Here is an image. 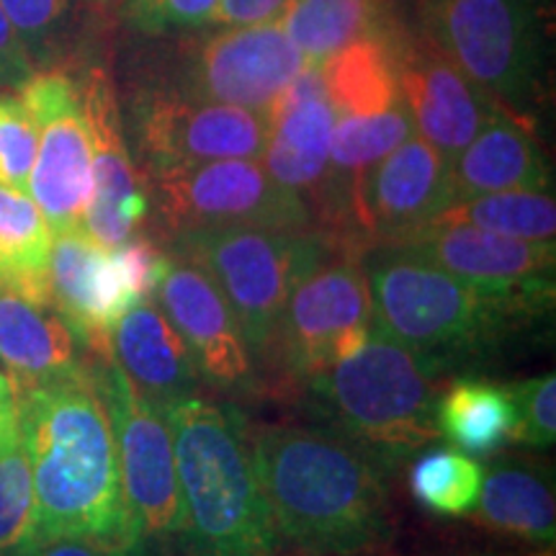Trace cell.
Wrapping results in <instances>:
<instances>
[{"label": "cell", "instance_id": "obj_9", "mask_svg": "<svg viewBox=\"0 0 556 556\" xmlns=\"http://www.w3.org/2000/svg\"><path fill=\"white\" fill-rule=\"evenodd\" d=\"M150 193L173 235L197 227H266L307 232L312 208L281 186L261 160H212L150 178Z\"/></svg>", "mask_w": 556, "mask_h": 556}, {"label": "cell", "instance_id": "obj_23", "mask_svg": "<svg viewBox=\"0 0 556 556\" xmlns=\"http://www.w3.org/2000/svg\"><path fill=\"white\" fill-rule=\"evenodd\" d=\"M477 520L490 531L554 544L556 500L554 471L531 456H500L484 469L475 505Z\"/></svg>", "mask_w": 556, "mask_h": 556}, {"label": "cell", "instance_id": "obj_39", "mask_svg": "<svg viewBox=\"0 0 556 556\" xmlns=\"http://www.w3.org/2000/svg\"><path fill=\"white\" fill-rule=\"evenodd\" d=\"M21 441L18 433V400L13 381L5 371H0V448L13 446Z\"/></svg>", "mask_w": 556, "mask_h": 556}, {"label": "cell", "instance_id": "obj_20", "mask_svg": "<svg viewBox=\"0 0 556 556\" xmlns=\"http://www.w3.org/2000/svg\"><path fill=\"white\" fill-rule=\"evenodd\" d=\"M389 245H405L448 274L479 287H554V240L533 242L464 225H426L409 238Z\"/></svg>", "mask_w": 556, "mask_h": 556}, {"label": "cell", "instance_id": "obj_6", "mask_svg": "<svg viewBox=\"0 0 556 556\" xmlns=\"http://www.w3.org/2000/svg\"><path fill=\"white\" fill-rule=\"evenodd\" d=\"M340 248L319 229L197 227L173 235V255L212 278L238 317L250 356L266 358L294 283Z\"/></svg>", "mask_w": 556, "mask_h": 556}, {"label": "cell", "instance_id": "obj_10", "mask_svg": "<svg viewBox=\"0 0 556 556\" xmlns=\"http://www.w3.org/2000/svg\"><path fill=\"white\" fill-rule=\"evenodd\" d=\"M90 374L106 405L124 497L139 533L144 541L180 536L184 497L165 415L139 394L114 358H93Z\"/></svg>", "mask_w": 556, "mask_h": 556}, {"label": "cell", "instance_id": "obj_16", "mask_svg": "<svg viewBox=\"0 0 556 556\" xmlns=\"http://www.w3.org/2000/svg\"><path fill=\"white\" fill-rule=\"evenodd\" d=\"M397 70L400 96L409 111L415 135L433 144L451 165L495 103L464 75L430 31L422 37L400 31Z\"/></svg>", "mask_w": 556, "mask_h": 556}, {"label": "cell", "instance_id": "obj_35", "mask_svg": "<svg viewBox=\"0 0 556 556\" xmlns=\"http://www.w3.org/2000/svg\"><path fill=\"white\" fill-rule=\"evenodd\" d=\"M219 0H124L122 11L129 26L150 34L197 31L214 24Z\"/></svg>", "mask_w": 556, "mask_h": 556}, {"label": "cell", "instance_id": "obj_8", "mask_svg": "<svg viewBox=\"0 0 556 556\" xmlns=\"http://www.w3.org/2000/svg\"><path fill=\"white\" fill-rule=\"evenodd\" d=\"M371 294L358 253L336 248L291 289L266 358L294 384L358 351L371 332Z\"/></svg>", "mask_w": 556, "mask_h": 556}, {"label": "cell", "instance_id": "obj_11", "mask_svg": "<svg viewBox=\"0 0 556 556\" xmlns=\"http://www.w3.org/2000/svg\"><path fill=\"white\" fill-rule=\"evenodd\" d=\"M129 111L148 180L212 160H261L266 150L268 116L261 111L201 101L178 88L142 90Z\"/></svg>", "mask_w": 556, "mask_h": 556}, {"label": "cell", "instance_id": "obj_24", "mask_svg": "<svg viewBox=\"0 0 556 556\" xmlns=\"http://www.w3.org/2000/svg\"><path fill=\"white\" fill-rule=\"evenodd\" d=\"M75 345L73 332L50 307L0 283V364L9 368L16 392L80 368Z\"/></svg>", "mask_w": 556, "mask_h": 556}, {"label": "cell", "instance_id": "obj_1", "mask_svg": "<svg viewBox=\"0 0 556 556\" xmlns=\"http://www.w3.org/2000/svg\"><path fill=\"white\" fill-rule=\"evenodd\" d=\"M16 400L37 505V541L144 544L124 497L114 430L90 366L18 389Z\"/></svg>", "mask_w": 556, "mask_h": 556}, {"label": "cell", "instance_id": "obj_12", "mask_svg": "<svg viewBox=\"0 0 556 556\" xmlns=\"http://www.w3.org/2000/svg\"><path fill=\"white\" fill-rule=\"evenodd\" d=\"M451 204V165L420 135H409L351 186L343 248L364 255L405 240Z\"/></svg>", "mask_w": 556, "mask_h": 556}, {"label": "cell", "instance_id": "obj_14", "mask_svg": "<svg viewBox=\"0 0 556 556\" xmlns=\"http://www.w3.org/2000/svg\"><path fill=\"white\" fill-rule=\"evenodd\" d=\"M304 67L281 21L225 26L186 54L176 88L201 101L268 114Z\"/></svg>", "mask_w": 556, "mask_h": 556}, {"label": "cell", "instance_id": "obj_26", "mask_svg": "<svg viewBox=\"0 0 556 556\" xmlns=\"http://www.w3.org/2000/svg\"><path fill=\"white\" fill-rule=\"evenodd\" d=\"M52 240L37 201L26 191L0 186V283L41 307H50Z\"/></svg>", "mask_w": 556, "mask_h": 556}, {"label": "cell", "instance_id": "obj_22", "mask_svg": "<svg viewBox=\"0 0 556 556\" xmlns=\"http://www.w3.org/2000/svg\"><path fill=\"white\" fill-rule=\"evenodd\" d=\"M111 358L160 413L193 397L199 368L165 312L148 302L131 307L111 336Z\"/></svg>", "mask_w": 556, "mask_h": 556}, {"label": "cell", "instance_id": "obj_15", "mask_svg": "<svg viewBox=\"0 0 556 556\" xmlns=\"http://www.w3.org/2000/svg\"><path fill=\"white\" fill-rule=\"evenodd\" d=\"M75 80L88 124L93 170V193L83 217V229L99 245L116 248L148 219L152 193L148 178L131 160L127 124L106 70L88 65Z\"/></svg>", "mask_w": 556, "mask_h": 556}, {"label": "cell", "instance_id": "obj_19", "mask_svg": "<svg viewBox=\"0 0 556 556\" xmlns=\"http://www.w3.org/2000/svg\"><path fill=\"white\" fill-rule=\"evenodd\" d=\"M268 139L263 150V168L315 204L330 165V139L336 127V109L328 99L317 65H307L268 109ZM315 217V214H312Z\"/></svg>", "mask_w": 556, "mask_h": 556}, {"label": "cell", "instance_id": "obj_3", "mask_svg": "<svg viewBox=\"0 0 556 556\" xmlns=\"http://www.w3.org/2000/svg\"><path fill=\"white\" fill-rule=\"evenodd\" d=\"M361 263L374 325L438 368L446 358L484 351L554 302V287H479L405 245H374Z\"/></svg>", "mask_w": 556, "mask_h": 556}, {"label": "cell", "instance_id": "obj_38", "mask_svg": "<svg viewBox=\"0 0 556 556\" xmlns=\"http://www.w3.org/2000/svg\"><path fill=\"white\" fill-rule=\"evenodd\" d=\"M34 73L37 70H34L29 54L21 47L9 16L0 9V90L21 88Z\"/></svg>", "mask_w": 556, "mask_h": 556}, {"label": "cell", "instance_id": "obj_4", "mask_svg": "<svg viewBox=\"0 0 556 556\" xmlns=\"http://www.w3.org/2000/svg\"><path fill=\"white\" fill-rule=\"evenodd\" d=\"M176 454L189 556H278L250 433L232 407L186 397L163 409Z\"/></svg>", "mask_w": 556, "mask_h": 556}, {"label": "cell", "instance_id": "obj_17", "mask_svg": "<svg viewBox=\"0 0 556 556\" xmlns=\"http://www.w3.org/2000/svg\"><path fill=\"white\" fill-rule=\"evenodd\" d=\"M155 299L184 338L199 377L219 389L242 387L253 377V356L242 338L238 317L204 270L170 255V266L160 281Z\"/></svg>", "mask_w": 556, "mask_h": 556}, {"label": "cell", "instance_id": "obj_5", "mask_svg": "<svg viewBox=\"0 0 556 556\" xmlns=\"http://www.w3.org/2000/svg\"><path fill=\"white\" fill-rule=\"evenodd\" d=\"M435 371V364L371 325L353 356L319 371L304 389L325 428L358 443L384 467L438 438Z\"/></svg>", "mask_w": 556, "mask_h": 556}, {"label": "cell", "instance_id": "obj_29", "mask_svg": "<svg viewBox=\"0 0 556 556\" xmlns=\"http://www.w3.org/2000/svg\"><path fill=\"white\" fill-rule=\"evenodd\" d=\"M430 225H464L505 238L548 242L556 238V204L546 189L482 193L454 201Z\"/></svg>", "mask_w": 556, "mask_h": 556}, {"label": "cell", "instance_id": "obj_31", "mask_svg": "<svg viewBox=\"0 0 556 556\" xmlns=\"http://www.w3.org/2000/svg\"><path fill=\"white\" fill-rule=\"evenodd\" d=\"M484 467L456 448H435L417 456L409 469V492L438 516H464L475 510Z\"/></svg>", "mask_w": 556, "mask_h": 556}, {"label": "cell", "instance_id": "obj_32", "mask_svg": "<svg viewBox=\"0 0 556 556\" xmlns=\"http://www.w3.org/2000/svg\"><path fill=\"white\" fill-rule=\"evenodd\" d=\"M37 541V505L24 446L0 448V556L24 552Z\"/></svg>", "mask_w": 556, "mask_h": 556}, {"label": "cell", "instance_id": "obj_7", "mask_svg": "<svg viewBox=\"0 0 556 556\" xmlns=\"http://www.w3.org/2000/svg\"><path fill=\"white\" fill-rule=\"evenodd\" d=\"M548 0H441L433 37L495 106L531 116L546 50Z\"/></svg>", "mask_w": 556, "mask_h": 556}, {"label": "cell", "instance_id": "obj_30", "mask_svg": "<svg viewBox=\"0 0 556 556\" xmlns=\"http://www.w3.org/2000/svg\"><path fill=\"white\" fill-rule=\"evenodd\" d=\"M34 70H58L78 52L88 29V0H0Z\"/></svg>", "mask_w": 556, "mask_h": 556}, {"label": "cell", "instance_id": "obj_33", "mask_svg": "<svg viewBox=\"0 0 556 556\" xmlns=\"http://www.w3.org/2000/svg\"><path fill=\"white\" fill-rule=\"evenodd\" d=\"M37 124L21 93H0V186L29 193Z\"/></svg>", "mask_w": 556, "mask_h": 556}, {"label": "cell", "instance_id": "obj_36", "mask_svg": "<svg viewBox=\"0 0 556 556\" xmlns=\"http://www.w3.org/2000/svg\"><path fill=\"white\" fill-rule=\"evenodd\" d=\"M13 556H150L148 541L135 546H114L90 539H47L34 541L24 552Z\"/></svg>", "mask_w": 556, "mask_h": 556}, {"label": "cell", "instance_id": "obj_21", "mask_svg": "<svg viewBox=\"0 0 556 556\" xmlns=\"http://www.w3.org/2000/svg\"><path fill=\"white\" fill-rule=\"evenodd\" d=\"M548 186L544 152L531 116L492 106L471 142L451 163L454 201L497 191H541Z\"/></svg>", "mask_w": 556, "mask_h": 556}, {"label": "cell", "instance_id": "obj_27", "mask_svg": "<svg viewBox=\"0 0 556 556\" xmlns=\"http://www.w3.org/2000/svg\"><path fill=\"white\" fill-rule=\"evenodd\" d=\"M516 428L510 389L482 379H458L435 400V430L456 451L490 456L505 446Z\"/></svg>", "mask_w": 556, "mask_h": 556}, {"label": "cell", "instance_id": "obj_34", "mask_svg": "<svg viewBox=\"0 0 556 556\" xmlns=\"http://www.w3.org/2000/svg\"><path fill=\"white\" fill-rule=\"evenodd\" d=\"M516 402V428L510 441L528 448H552L556 441V377L526 379L507 387Z\"/></svg>", "mask_w": 556, "mask_h": 556}, {"label": "cell", "instance_id": "obj_13", "mask_svg": "<svg viewBox=\"0 0 556 556\" xmlns=\"http://www.w3.org/2000/svg\"><path fill=\"white\" fill-rule=\"evenodd\" d=\"M18 93L37 124L29 197L37 201L52 232L83 229L93 193V170L78 80L67 70H37Z\"/></svg>", "mask_w": 556, "mask_h": 556}, {"label": "cell", "instance_id": "obj_28", "mask_svg": "<svg viewBox=\"0 0 556 556\" xmlns=\"http://www.w3.org/2000/svg\"><path fill=\"white\" fill-rule=\"evenodd\" d=\"M392 0H294L281 26L307 65H323L366 34L392 24Z\"/></svg>", "mask_w": 556, "mask_h": 556}, {"label": "cell", "instance_id": "obj_25", "mask_svg": "<svg viewBox=\"0 0 556 556\" xmlns=\"http://www.w3.org/2000/svg\"><path fill=\"white\" fill-rule=\"evenodd\" d=\"M400 29L394 24L366 34L319 65L336 116H371L394 106L400 96Z\"/></svg>", "mask_w": 556, "mask_h": 556}, {"label": "cell", "instance_id": "obj_18", "mask_svg": "<svg viewBox=\"0 0 556 556\" xmlns=\"http://www.w3.org/2000/svg\"><path fill=\"white\" fill-rule=\"evenodd\" d=\"M50 307L75 343L93 358H111L116 323L135 307L111 263L109 248L86 229L54 232L50 250Z\"/></svg>", "mask_w": 556, "mask_h": 556}, {"label": "cell", "instance_id": "obj_2", "mask_svg": "<svg viewBox=\"0 0 556 556\" xmlns=\"http://www.w3.org/2000/svg\"><path fill=\"white\" fill-rule=\"evenodd\" d=\"M278 546L291 556H364L392 533L381 464L325 426L250 435Z\"/></svg>", "mask_w": 556, "mask_h": 556}, {"label": "cell", "instance_id": "obj_37", "mask_svg": "<svg viewBox=\"0 0 556 556\" xmlns=\"http://www.w3.org/2000/svg\"><path fill=\"white\" fill-rule=\"evenodd\" d=\"M294 0H219L214 13L217 26H258L276 24L287 16Z\"/></svg>", "mask_w": 556, "mask_h": 556}]
</instances>
